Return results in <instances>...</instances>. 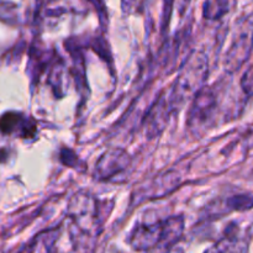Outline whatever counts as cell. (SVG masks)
Masks as SVG:
<instances>
[{"label":"cell","instance_id":"12","mask_svg":"<svg viewBox=\"0 0 253 253\" xmlns=\"http://www.w3.org/2000/svg\"><path fill=\"white\" fill-rule=\"evenodd\" d=\"M235 5L230 1H207L204 4V16L210 20H216L230 11V7Z\"/></svg>","mask_w":253,"mask_h":253},{"label":"cell","instance_id":"4","mask_svg":"<svg viewBox=\"0 0 253 253\" xmlns=\"http://www.w3.org/2000/svg\"><path fill=\"white\" fill-rule=\"evenodd\" d=\"M217 108V99L212 88H204L193 98L188 113L187 126L194 136H200L211 126Z\"/></svg>","mask_w":253,"mask_h":253},{"label":"cell","instance_id":"2","mask_svg":"<svg viewBox=\"0 0 253 253\" xmlns=\"http://www.w3.org/2000/svg\"><path fill=\"white\" fill-rule=\"evenodd\" d=\"M209 74V59L203 52L192 54L185 62L184 68L175 79L168 99L173 111L179 110L188 99H192L205 86Z\"/></svg>","mask_w":253,"mask_h":253},{"label":"cell","instance_id":"7","mask_svg":"<svg viewBox=\"0 0 253 253\" xmlns=\"http://www.w3.org/2000/svg\"><path fill=\"white\" fill-rule=\"evenodd\" d=\"M174 113L167 93H161L157 100L148 109L145 116V131L150 138L160 135L167 126L170 115Z\"/></svg>","mask_w":253,"mask_h":253},{"label":"cell","instance_id":"14","mask_svg":"<svg viewBox=\"0 0 253 253\" xmlns=\"http://www.w3.org/2000/svg\"><path fill=\"white\" fill-rule=\"evenodd\" d=\"M166 253H185V252H184V250L182 249V247L173 246V247H170V249H168L167 252H166Z\"/></svg>","mask_w":253,"mask_h":253},{"label":"cell","instance_id":"13","mask_svg":"<svg viewBox=\"0 0 253 253\" xmlns=\"http://www.w3.org/2000/svg\"><path fill=\"white\" fill-rule=\"evenodd\" d=\"M241 88L249 96H253V64L241 78Z\"/></svg>","mask_w":253,"mask_h":253},{"label":"cell","instance_id":"1","mask_svg":"<svg viewBox=\"0 0 253 253\" xmlns=\"http://www.w3.org/2000/svg\"><path fill=\"white\" fill-rule=\"evenodd\" d=\"M184 231V217L170 216L155 222L137 224L128 235V244L135 251H148L155 247L175 246Z\"/></svg>","mask_w":253,"mask_h":253},{"label":"cell","instance_id":"10","mask_svg":"<svg viewBox=\"0 0 253 253\" xmlns=\"http://www.w3.org/2000/svg\"><path fill=\"white\" fill-rule=\"evenodd\" d=\"M58 236L59 227L41 232L35 239H32L29 246L25 247L21 253H51Z\"/></svg>","mask_w":253,"mask_h":253},{"label":"cell","instance_id":"6","mask_svg":"<svg viewBox=\"0 0 253 253\" xmlns=\"http://www.w3.org/2000/svg\"><path fill=\"white\" fill-rule=\"evenodd\" d=\"M131 163V157L123 148H111L99 157L94 168V178L109 180L125 172Z\"/></svg>","mask_w":253,"mask_h":253},{"label":"cell","instance_id":"3","mask_svg":"<svg viewBox=\"0 0 253 253\" xmlns=\"http://www.w3.org/2000/svg\"><path fill=\"white\" fill-rule=\"evenodd\" d=\"M105 202H99L89 193H78L72 198L68 215L73 224L88 236H98L105 216Z\"/></svg>","mask_w":253,"mask_h":253},{"label":"cell","instance_id":"8","mask_svg":"<svg viewBox=\"0 0 253 253\" xmlns=\"http://www.w3.org/2000/svg\"><path fill=\"white\" fill-rule=\"evenodd\" d=\"M250 239L241 234L237 224L232 222L225 230V235L204 253H249Z\"/></svg>","mask_w":253,"mask_h":253},{"label":"cell","instance_id":"5","mask_svg":"<svg viewBox=\"0 0 253 253\" xmlns=\"http://www.w3.org/2000/svg\"><path fill=\"white\" fill-rule=\"evenodd\" d=\"M253 48V17L249 16L239 22L231 44L225 56L224 67L227 72L239 71L249 59Z\"/></svg>","mask_w":253,"mask_h":253},{"label":"cell","instance_id":"11","mask_svg":"<svg viewBox=\"0 0 253 253\" xmlns=\"http://www.w3.org/2000/svg\"><path fill=\"white\" fill-rule=\"evenodd\" d=\"M253 208V194L252 193H245V194H237L234 197L227 198L225 202L224 211L225 214L230 211H245Z\"/></svg>","mask_w":253,"mask_h":253},{"label":"cell","instance_id":"9","mask_svg":"<svg viewBox=\"0 0 253 253\" xmlns=\"http://www.w3.org/2000/svg\"><path fill=\"white\" fill-rule=\"evenodd\" d=\"M179 184L180 175L174 170H167L156 177L145 188H141L138 192V198H141L140 202L148 199H160L161 197H165L177 189Z\"/></svg>","mask_w":253,"mask_h":253}]
</instances>
